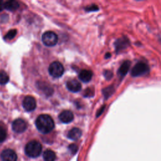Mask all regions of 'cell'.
<instances>
[{"label": "cell", "instance_id": "obj_1", "mask_svg": "<svg viewBox=\"0 0 161 161\" xmlns=\"http://www.w3.org/2000/svg\"><path fill=\"white\" fill-rule=\"evenodd\" d=\"M35 125L38 131L43 134L50 133L55 126L53 119L48 114L40 115L36 119Z\"/></svg>", "mask_w": 161, "mask_h": 161}, {"label": "cell", "instance_id": "obj_2", "mask_svg": "<svg viewBox=\"0 0 161 161\" xmlns=\"http://www.w3.org/2000/svg\"><path fill=\"white\" fill-rule=\"evenodd\" d=\"M25 151V153L28 157L35 158L39 156L41 153L42 145L38 142L36 140H33L26 144Z\"/></svg>", "mask_w": 161, "mask_h": 161}, {"label": "cell", "instance_id": "obj_3", "mask_svg": "<svg viewBox=\"0 0 161 161\" xmlns=\"http://www.w3.org/2000/svg\"><path fill=\"white\" fill-rule=\"evenodd\" d=\"M150 72V67L148 65L143 62H138L131 69V75L133 77H137L145 75Z\"/></svg>", "mask_w": 161, "mask_h": 161}, {"label": "cell", "instance_id": "obj_4", "mask_svg": "<svg viewBox=\"0 0 161 161\" xmlns=\"http://www.w3.org/2000/svg\"><path fill=\"white\" fill-rule=\"evenodd\" d=\"M115 52L117 54L121 53L127 49L130 45V42L126 36H122L116 39L114 43Z\"/></svg>", "mask_w": 161, "mask_h": 161}, {"label": "cell", "instance_id": "obj_5", "mask_svg": "<svg viewBox=\"0 0 161 161\" xmlns=\"http://www.w3.org/2000/svg\"><path fill=\"white\" fill-rule=\"evenodd\" d=\"M48 72L52 77L58 78L63 75L64 72V68L60 62L55 61L49 65Z\"/></svg>", "mask_w": 161, "mask_h": 161}, {"label": "cell", "instance_id": "obj_6", "mask_svg": "<svg viewBox=\"0 0 161 161\" xmlns=\"http://www.w3.org/2000/svg\"><path fill=\"white\" fill-rule=\"evenodd\" d=\"M42 40L44 45L48 47H52L57 44L58 42L57 35L52 31H45L42 36Z\"/></svg>", "mask_w": 161, "mask_h": 161}, {"label": "cell", "instance_id": "obj_7", "mask_svg": "<svg viewBox=\"0 0 161 161\" xmlns=\"http://www.w3.org/2000/svg\"><path fill=\"white\" fill-rule=\"evenodd\" d=\"M131 62L128 60H126L123 61L120 66L119 67L118 71H117V75L119 77V79L121 80L125 77V76L128 74V72L130 70V67H131Z\"/></svg>", "mask_w": 161, "mask_h": 161}, {"label": "cell", "instance_id": "obj_8", "mask_svg": "<svg viewBox=\"0 0 161 161\" xmlns=\"http://www.w3.org/2000/svg\"><path fill=\"white\" fill-rule=\"evenodd\" d=\"M27 128L26 122L21 119L18 118L15 119L12 123V129L13 130L18 133H21L24 132Z\"/></svg>", "mask_w": 161, "mask_h": 161}, {"label": "cell", "instance_id": "obj_9", "mask_svg": "<svg viewBox=\"0 0 161 161\" xmlns=\"http://www.w3.org/2000/svg\"><path fill=\"white\" fill-rule=\"evenodd\" d=\"M23 106L27 111H32L36 107V103L35 98L32 96H28L23 101Z\"/></svg>", "mask_w": 161, "mask_h": 161}, {"label": "cell", "instance_id": "obj_10", "mask_svg": "<svg viewBox=\"0 0 161 161\" xmlns=\"http://www.w3.org/2000/svg\"><path fill=\"white\" fill-rule=\"evenodd\" d=\"M1 158L2 161H16L17 155L15 152L11 149L4 150L1 154Z\"/></svg>", "mask_w": 161, "mask_h": 161}, {"label": "cell", "instance_id": "obj_11", "mask_svg": "<svg viewBox=\"0 0 161 161\" xmlns=\"http://www.w3.org/2000/svg\"><path fill=\"white\" fill-rule=\"evenodd\" d=\"M60 120L64 123H70L74 119V114L70 111L65 110L60 113L58 116Z\"/></svg>", "mask_w": 161, "mask_h": 161}, {"label": "cell", "instance_id": "obj_12", "mask_svg": "<svg viewBox=\"0 0 161 161\" xmlns=\"http://www.w3.org/2000/svg\"><path fill=\"white\" fill-rule=\"evenodd\" d=\"M67 88L71 92H77L80 91L81 84L76 80H70L66 83Z\"/></svg>", "mask_w": 161, "mask_h": 161}, {"label": "cell", "instance_id": "obj_13", "mask_svg": "<svg viewBox=\"0 0 161 161\" xmlns=\"http://www.w3.org/2000/svg\"><path fill=\"white\" fill-rule=\"evenodd\" d=\"M92 77V72L89 70H82L79 74V78L84 82H89Z\"/></svg>", "mask_w": 161, "mask_h": 161}, {"label": "cell", "instance_id": "obj_14", "mask_svg": "<svg viewBox=\"0 0 161 161\" xmlns=\"http://www.w3.org/2000/svg\"><path fill=\"white\" fill-rule=\"evenodd\" d=\"M81 135L82 131L79 128H73L69 131L67 134V137L70 140H77L81 136Z\"/></svg>", "mask_w": 161, "mask_h": 161}, {"label": "cell", "instance_id": "obj_15", "mask_svg": "<svg viewBox=\"0 0 161 161\" xmlns=\"http://www.w3.org/2000/svg\"><path fill=\"white\" fill-rule=\"evenodd\" d=\"M19 6V3L16 1H8L4 3V8L11 11H16Z\"/></svg>", "mask_w": 161, "mask_h": 161}, {"label": "cell", "instance_id": "obj_16", "mask_svg": "<svg viewBox=\"0 0 161 161\" xmlns=\"http://www.w3.org/2000/svg\"><path fill=\"white\" fill-rule=\"evenodd\" d=\"M43 157L45 161H55L56 158V155L52 150H47L43 152Z\"/></svg>", "mask_w": 161, "mask_h": 161}, {"label": "cell", "instance_id": "obj_17", "mask_svg": "<svg viewBox=\"0 0 161 161\" xmlns=\"http://www.w3.org/2000/svg\"><path fill=\"white\" fill-rule=\"evenodd\" d=\"M115 91V87L113 85H111L108 87H106L103 89V94L104 95V97L106 99H108L109 97H111Z\"/></svg>", "mask_w": 161, "mask_h": 161}, {"label": "cell", "instance_id": "obj_18", "mask_svg": "<svg viewBox=\"0 0 161 161\" xmlns=\"http://www.w3.org/2000/svg\"><path fill=\"white\" fill-rule=\"evenodd\" d=\"M9 75L4 70H0V84H6L9 81Z\"/></svg>", "mask_w": 161, "mask_h": 161}, {"label": "cell", "instance_id": "obj_19", "mask_svg": "<svg viewBox=\"0 0 161 161\" xmlns=\"http://www.w3.org/2000/svg\"><path fill=\"white\" fill-rule=\"evenodd\" d=\"M17 33V31L16 30H11L10 31H8V33L5 35L4 36V39H7V40H11L13 39L16 35Z\"/></svg>", "mask_w": 161, "mask_h": 161}, {"label": "cell", "instance_id": "obj_20", "mask_svg": "<svg viewBox=\"0 0 161 161\" xmlns=\"http://www.w3.org/2000/svg\"><path fill=\"white\" fill-rule=\"evenodd\" d=\"M6 136H7V134H6V130H4V128H3L2 126H0V143L4 141V140L6 138Z\"/></svg>", "mask_w": 161, "mask_h": 161}, {"label": "cell", "instance_id": "obj_21", "mask_svg": "<svg viewBox=\"0 0 161 161\" xmlns=\"http://www.w3.org/2000/svg\"><path fill=\"white\" fill-rule=\"evenodd\" d=\"M103 75L106 80H109L111 79H112V77L113 76V73L112 71H111L109 70H105L103 72Z\"/></svg>", "mask_w": 161, "mask_h": 161}, {"label": "cell", "instance_id": "obj_22", "mask_svg": "<svg viewBox=\"0 0 161 161\" xmlns=\"http://www.w3.org/2000/svg\"><path fill=\"white\" fill-rule=\"evenodd\" d=\"M98 9H99V8L96 4H91V6L86 8V11H97Z\"/></svg>", "mask_w": 161, "mask_h": 161}, {"label": "cell", "instance_id": "obj_23", "mask_svg": "<svg viewBox=\"0 0 161 161\" xmlns=\"http://www.w3.org/2000/svg\"><path fill=\"white\" fill-rule=\"evenodd\" d=\"M69 148L70 151V152L72 153V154H74L76 153V152L77 151V146L75 145V144H71L69 145Z\"/></svg>", "mask_w": 161, "mask_h": 161}, {"label": "cell", "instance_id": "obj_24", "mask_svg": "<svg viewBox=\"0 0 161 161\" xmlns=\"http://www.w3.org/2000/svg\"><path fill=\"white\" fill-rule=\"evenodd\" d=\"M92 95H93L92 91L90 89H87L85 91V93H84V96H92Z\"/></svg>", "mask_w": 161, "mask_h": 161}, {"label": "cell", "instance_id": "obj_25", "mask_svg": "<svg viewBox=\"0 0 161 161\" xmlns=\"http://www.w3.org/2000/svg\"><path fill=\"white\" fill-rule=\"evenodd\" d=\"M105 108H106V106L104 105L103 106H102L101 108V109H99V110H98V111H97V114H96V116H97V117H98V116H99L102 113H103V112L104 111V109H105Z\"/></svg>", "mask_w": 161, "mask_h": 161}, {"label": "cell", "instance_id": "obj_26", "mask_svg": "<svg viewBox=\"0 0 161 161\" xmlns=\"http://www.w3.org/2000/svg\"><path fill=\"white\" fill-rule=\"evenodd\" d=\"M3 8H4V3H3V1H0V11H2Z\"/></svg>", "mask_w": 161, "mask_h": 161}, {"label": "cell", "instance_id": "obj_27", "mask_svg": "<svg viewBox=\"0 0 161 161\" xmlns=\"http://www.w3.org/2000/svg\"><path fill=\"white\" fill-rule=\"evenodd\" d=\"M110 57H111V53H110L108 52L105 54V58H110Z\"/></svg>", "mask_w": 161, "mask_h": 161}]
</instances>
